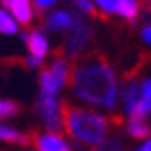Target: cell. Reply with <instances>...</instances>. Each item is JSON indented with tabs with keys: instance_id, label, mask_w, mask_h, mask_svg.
<instances>
[{
	"instance_id": "cell-9",
	"label": "cell",
	"mask_w": 151,
	"mask_h": 151,
	"mask_svg": "<svg viewBox=\"0 0 151 151\" xmlns=\"http://www.w3.org/2000/svg\"><path fill=\"white\" fill-rule=\"evenodd\" d=\"M44 26L50 32H59V29H72L74 26V15L68 11H54L48 17H44Z\"/></svg>"
},
{
	"instance_id": "cell-11",
	"label": "cell",
	"mask_w": 151,
	"mask_h": 151,
	"mask_svg": "<svg viewBox=\"0 0 151 151\" xmlns=\"http://www.w3.org/2000/svg\"><path fill=\"white\" fill-rule=\"evenodd\" d=\"M0 140H6V142H13V144H19V146H28L32 142V137L29 133H20L13 127H7L0 124Z\"/></svg>"
},
{
	"instance_id": "cell-21",
	"label": "cell",
	"mask_w": 151,
	"mask_h": 151,
	"mask_svg": "<svg viewBox=\"0 0 151 151\" xmlns=\"http://www.w3.org/2000/svg\"><path fill=\"white\" fill-rule=\"evenodd\" d=\"M24 63H26L28 66H39V65H42V59H37V57H33V55H29Z\"/></svg>"
},
{
	"instance_id": "cell-6",
	"label": "cell",
	"mask_w": 151,
	"mask_h": 151,
	"mask_svg": "<svg viewBox=\"0 0 151 151\" xmlns=\"http://www.w3.org/2000/svg\"><path fill=\"white\" fill-rule=\"evenodd\" d=\"M29 137L39 151H70L68 144H65L55 134H41L37 129H33L29 131Z\"/></svg>"
},
{
	"instance_id": "cell-5",
	"label": "cell",
	"mask_w": 151,
	"mask_h": 151,
	"mask_svg": "<svg viewBox=\"0 0 151 151\" xmlns=\"http://www.w3.org/2000/svg\"><path fill=\"white\" fill-rule=\"evenodd\" d=\"M151 112V78L144 79L142 83V88H140V100L137 101L134 109L131 111V122H142L146 120V116Z\"/></svg>"
},
{
	"instance_id": "cell-7",
	"label": "cell",
	"mask_w": 151,
	"mask_h": 151,
	"mask_svg": "<svg viewBox=\"0 0 151 151\" xmlns=\"http://www.w3.org/2000/svg\"><path fill=\"white\" fill-rule=\"evenodd\" d=\"M2 6L6 7V9H9L15 17H17V20L20 22V24L28 26L29 22H32L33 7H32L29 2H26V0H4Z\"/></svg>"
},
{
	"instance_id": "cell-10",
	"label": "cell",
	"mask_w": 151,
	"mask_h": 151,
	"mask_svg": "<svg viewBox=\"0 0 151 151\" xmlns=\"http://www.w3.org/2000/svg\"><path fill=\"white\" fill-rule=\"evenodd\" d=\"M137 92H138V85H137V79L134 78H125L124 79V87H122V100L125 105V112L131 114V111L134 109L137 105Z\"/></svg>"
},
{
	"instance_id": "cell-22",
	"label": "cell",
	"mask_w": 151,
	"mask_h": 151,
	"mask_svg": "<svg viewBox=\"0 0 151 151\" xmlns=\"http://www.w3.org/2000/svg\"><path fill=\"white\" fill-rule=\"evenodd\" d=\"M137 151H151V138H149V140L146 142L144 146H140V147H138Z\"/></svg>"
},
{
	"instance_id": "cell-2",
	"label": "cell",
	"mask_w": 151,
	"mask_h": 151,
	"mask_svg": "<svg viewBox=\"0 0 151 151\" xmlns=\"http://www.w3.org/2000/svg\"><path fill=\"white\" fill-rule=\"evenodd\" d=\"M59 107H61L63 127L74 140L83 142V144L92 147H98L105 140L107 124H109L107 118H103L101 114H98L90 109L70 105L66 100H61Z\"/></svg>"
},
{
	"instance_id": "cell-18",
	"label": "cell",
	"mask_w": 151,
	"mask_h": 151,
	"mask_svg": "<svg viewBox=\"0 0 151 151\" xmlns=\"http://www.w3.org/2000/svg\"><path fill=\"white\" fill-rule=\"evenodd\" d=\"M19 111H20V107L15 101H11V100H0V120L15 116Z\"/></svg>"
},
{
	"instance_id": "cell-19",
	"label": "cell",
	"mask_w": 151,
	"mask_h": 151,
	"mask_svg": "<svg viewBox=\"0 0 151 151\" xmlns=\"http://www.w3.org/2000/svg\"><path fill=\"white\" fill-rule=\"evenodd\" d=\"M74 6H78V9H79V11H85L87 15H92V17H96V19H98V11H96L94 4H90V2H83V0H79V2H76Z\"/></svg>"
},
{
	"instance_id": "cell-4",
	"label": "cell",
	"mask_w": 151,
	"mask_h": 151,
	"mask_svg": "<svg viewBox=\"0 0 151 151\" xmlns=\"http://www.w3.org/2000/svg\"><path fill=\"white\" fill-rule=\"evenodd\" d=\"M37 112H39L41 120L46 125V129L52 131V134L57 137L59 133L65 131L63 118H61V107H59V101L55 98L39 94V98H37Z\"/></svg>"
},
{
	"instance_id": "cell-17",
	"label": "cell",
	"mask_w": 151,
	"mask_h": 151,
	"mask_svg": "<svg viewBox=\"0 0 151 151\" xmlns=\"http://www.w3.org/2000/svg\"><path fill=\"white\" fill-rule=\"evenodd\" d=\"M94 151H127V147L120 142L118 138H105Z\"/></svg>"
},
{
	"instance_id": "cell-1",
	"label": "cell",
	"mask_w": 151,
	"mask_h": 151,
	"mask_svg": "<svg viewBox=\"0 0 151 151\" xmlns=\"http://www.w3.org/2000/svg\"><path fill=\"white\" fill-rule=\"evenodd\" d=\"M70 85L81 100L114 111L118 81L111 65L100 52H88L76 59L70 72Z\"/></svg>"
},
{
	"instance_id": "cell-8",
	"label": "cell",
	"mask_w": 151,
	"mask_h": 151,
	"mask_svg": "<svg viewBox=\"0 0 151 151\" xmlns=\"http://www.w3.org/2000/svg\"><path fill=\"white\" fill-rule=\"evenodd\" d=\"M22 41H26L29 55H33L37 59H42L44 55H46L48 42H46V39H44L39 32H37V29H33V32H24V33H22Z\"/></svg>"
},
{
	"instance_id": "cell-12",
	"label": "cell",
	"mask_w": 151,
	"mask_h": 151,
	"mask_svg": "<svg viewBox=\"0 0 151 151\" xmlns=\"http://www.w3.org/2000/svg\"><path fill=\"white\" fill-rule=\"evenodd\" d=\"M50 72H52V76H54V79L57 81L59 88H61L63 85H66L68 79H70V66H68V63H66L63 57H55Z\"/></svg>"
},
{
	"instance_id": "cell-15",
	"label": "cell",
	"mask_w": 151,
	"mask_h": 151,
	"mask_svg": "<svg viewBox=\"0 0 151 151\" xmlns=\"http://www.w3.org/2000/svg\"><path fill=\"white\" fill-rule=\"evenodd\" d=\"M125 131L129 137L137 138V140H142V138H147L151 134V125L146 122V120H142V122H129L125 127Z\"/></svg>"
},
{
	"instance_id": "cell-14",
	"label": "cell",
	"mask_w": 151,
	"mask_h": 151,
	"mask_svg": "<svg viewBox=\"0 0 151 151\" xmlns=\"http://www.w3.org/2000/svg\"><path fill=\"white\" fill-rule=\"evenodd\" d=\"M39 83H41V94H44V96L55 98V94L59 92V85H57V81L54 79V76H52L50 70H41Z\"/></svg>"
},
{
	"instance_id": "cell-16",
	"label": "cell",
	"mask_w": 151,
	"mask_h": 151,
	"mask_svg": "<svg viewBox=\"0 0 151 151\" xmlns=\"http://www.w3.org/2000/svg\"><path fill=\"white\" fill-rule=\"evenodd\" d=\"M17 22H15L9 15H7L2 7H0V33H4V35H15L17 33Z\"/></svg>"
},
{
	"instance_id": "cell-20",
	"label": "cell",
	"mask_w": 151,
	"mask_h": 151,
	"mask_svg": "<svg viewBox=\"0 0 151 151\" xmlns=\"http://www.w3.org/2000/svg\"><path fill=\"white\" fill-rule=\"evenodd\" d=\"M142 39L146 42H151V24L144 26V29H142Z\"/></svg>"
},
{
	"instance_id": "cell-3",
	"label": "cell",
	"mask_w": 151,
	"mask_h": 151,
	"mask_svg": "<svg viewBox=\"0 0 151 151\" xmlns=\"http://www.w3.org/2000/svg\"><path fill=\"white\" fill-rule=\"evenodd\" d=\"M90 39H92V28H90V24L83 20L79 13H74V26L65 39L63 50L57 52V57H63V54H66L72 61H76L78 57H81V52Z\"/></svg>"
},
{
	"instance_id": "cell-13",
	"label": "cell",
	"mask_w": 151,
	"mask_h": 151,
	"mask_svg": "<svg viewBox=\"0 0 151 151\" xmlns=\"http://www.w3.org/2000/svg\"><path fill=\"white\" fill-rule=\"evenodd\" d=\"M140 11V4L133 2V0H116V13L125 17L127 20H131V24H137Z\"/></svg>"
}]
</instances>
